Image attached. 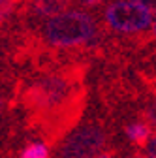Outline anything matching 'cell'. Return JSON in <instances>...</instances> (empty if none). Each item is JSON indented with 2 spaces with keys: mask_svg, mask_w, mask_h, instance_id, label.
<instances>
[{
  "mask_svg": "<svg viewBox=\"0 0 156 158\" xmlns=\"http://www.w3.org/2000/svg\"><path fill=\"white\" fill-rule=\"evenodd\" d=\"M87 90L83 72L66 68L47 72L21 89V104L27 111L28 123L40 130L47 145H55L70 134L83 113Z\"/></svg>",
  "mask_w": 156,
  "mask_h": 158,
  "instance_id": "cell-1",
  "label": "cell"
},
{
  "mask_svg": "<svg viewBox=\"0 0 156 158\" xmlns=\"http://www.w3.org/2000/svg\"><path fill=\"white\" fill-rule=\"evenodd\" d=\"M98 27L94 19L79 10H66L45 23L43 38L45 42L58 49H72L92 42Z\"/></svg>",
  "mask_w": 156,
  "mask_h": 158,
  "instance_id": "cell-2",
  "label": "cell"
},
{
  "mask_svg": "<svg viewBox=\"0 0 156 158\" xmlns=\"http://www.w3.org/2000/svg\"><path fill=\"white\" fill-rule=\"evenodd\" d=\"M107 139L109 135L105 128L98 123L73 128L60 145V158H98L104 152Z\"/></svg>",
  "mask_w": 156,
  "mask_h": 158,
  "instance_id": "cell-3",
  "label": "cell"
},
{
  "mask_svg": "<svg viewBox=\"0 0 156 158\" xmlns=\"http://www.w3.org/2000/svg\"><path fill=\"white\" fill-rule=\"evenodd\" d=\"M105 23L113 30L122 34L143 32L152 25V13L132 0H119V2L107 6Z\"/></svg>",
  "mask_w": 156,
  "mask_h": 158,
  "instance_id": "cell-4",
  "label": "cell"
},
{
  "mask_svg": "<svg viewBox=\"0 0 156 158\" xmlns=\"http://www.w3.org/2000/svg\"><path fill=\"white\" fill-rule=\"evenodd\" d=\"M124 135L128 143L135 149V151H141L149 145L150 137L154 135V130L149 126V123L145 118H139V121H133V123H128L126 128H124Z\"/></svg>",
  "mask_w": 156,
  "mask_h": 158,
  "instance_id": "cell-5",
  "label": "cell"
},
{
  "mask_svg": "<svg viewBox=\"0 0 156 158\" xmlns=\"http://www.w3.org/2000/svg\"><path fill=\"white\" fill-rule=\"evenodd\" d=\"M70 0H30V13L36 17L53 19L66 11Z\"/></svg>",
  "mask_w": 156,
  "mask_h": 158,
  "instance_id": "cell-6",
  "label": "cell"
},
{
  "mask_svg": "<svg viewBox=\"0 0 156 158\" xmlns=\"http://www.w3.org/2000/svg\"><path fill=\"white\" fill-rule=\"evenodd\" d=\"M19 158H49V145L45 141H32L21 151Z\"/></svg>",
  "mask_w": 156,
  "mask_h": 158,
  "instance_id": "cell-7",
  "label": "cell"
},
{
  "mask_svg": "<svg viewBox=\"0 0 156 158\" xmlns=\"http://www.w3.org/2000/svg\"><path fill=\"white\" fill-rule=\"evenodd\" d=\"M17 2H21V0H0V25L11 15V11L15 10Z\"/></svg>",
  "mask_w": 156,
  "mask_h": 158,
  "instance_id": "cell-8",
  "label": "cell"
},
{
  "mask_svg": "<svg viewBox=\"0 0 156 158\" xmlns=\"http://www.w3.org/2000/svg\"><path fill=\"white\" fill-rule=\"evenodd\" d=\"M143 118L149 123V126L154 130V134H156V98L150 102V104H147V107H145V111H143Z\"/></svg>",
  "mask_w": 156,
  "mask_h": 158,
  "instance_id": "cell-9",
  "label": "cell"
},
{
  "mask_svg": "<svg viewBox=\"0 0 156 158\" xmlns=\"http://www.w3.org/2000/svg\"><path fill=\"white\" fill-rule=\"evenodd\" d=\"M132 2L139 4L141 8H145V10L150 11V13H156V0H132Z\"/></svg>",
  "mask_w": 156,
  "mask_h": 158,
  "instance_id": "cell-10",
  "label": "cell"
},
{
  "mask_svg": "<svg viewBox=\"0 0 156 158\" xmlns=\"http://www.w3.org/2000/svg\"><path fill=\"white\" fill-rule=\"evenodd\" d=\"M145 154H147V158H156V134L150 137L149 145L145 147Z\"/></svg>",
  "mask_w": 156,
  "mask_h": 158,
  "instance_id": "cell-11",
  "label": "cell"
},
{
  "mask_svg": "<svg viewBox=\"0 0 156 158\" xmlns=\"http://www.w3.org/2000/svg\"><path fill=\"white\" fill-rule=\"evenodd\" d=\"M81 6H87V8H94V6H98V4H102L104 0H77Z\"/></svg>",
  "mask_w": 156,
  "mask_h": 158,
  "instance_id": "cell-12",
  "label": "cell"
},
{
  "mask_svg": "<svg viewBox=\"0 0 156 158\" xmlns=\"http://www.w3.org/2000/svg\"><path fill=\"white\" fill-rule=\"evenodd\" d=\"M122 158H147V154L135 151V152H130V154H126V156H122Z\"/></svg>",
  "mask_w": 156,
  "mask_h": 158,
  "instance_id": "cell-13",
  "label": "cell"
},
{
  "mask_svg": "<svg viewBox=\"0 0 156 158\" xmlns=\"http://www.w3.org/2000/svg\"><path fill=\"white\" fill-rule=\"evenodd\" d=\"M98 158H115V152H113V151H104Z\"/></svg>",
  "mask_w": 156,
  "mask_h": 158,
  "instance_id": "cell-14",
  "label": "cell"
},
{
  "mask_svg": "<svg viewBox=\"0 0 156 158\" xmlns=\"http://www.w3.org/2000/svg\"><path fill=\"white\" fill-rule=\"evenodd\" d=\"M2 107H4V102H2V100H0V113H2Z\"/></svg>",
  "mask_w": 156,
  "mask_h": 158,
  "instance_id": "cell-15",
  "label": "cell"
},
{
  "mask_svg": "<svg viewBox=\"0 0 156 158\" xmlns=\"http://www.w3.org/2000/svg\"><path fill=\"white\" fill-rule=\"evenodd\" d=\"M154 36H156V21H154Z\"/></svg>",
  "mask_w": 156,
  "mask_h": 158,
  "instance_id": "cell-16",
  "label": "cell"
}]
</instances>
